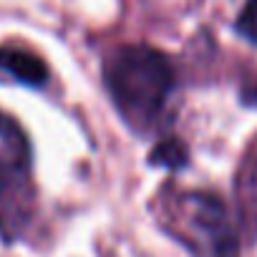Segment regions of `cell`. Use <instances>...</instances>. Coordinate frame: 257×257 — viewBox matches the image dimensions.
Masks as SVG:
<instances>
[{"mask_svg": "<svg viewBox=\"0 0 257 257\" xmlns=\"http://www.w3.org/2000/svg\"><path fill=\"white\" fill-rule=\"evenodd\" d=\"M106 86L116 108L134 128H149L162 116L174 88V71L164 53L149 46H121L106 58Z\"/></svg>", "mask_w": 257, "mask_h": 257, "instance_id": "6da1fadb", "label": "cell"}, {"mask_svg": "<svg viewBox=\"0 0 257 257\" xmlns=\"http://www.w3.org/2000/svg\"><path fill=\"white\" fill-rule=\"evenodd\" d=\"M177 239L194 257H239V237L224 202L207 192H182L169 207Z\"/></svg>", "mask_w": 257, "mask_h": 257, "instance_id": "7a4b0ae2", "label": "cell"}, {"mask_svg": "<svg viewBox=\"0 0 257 257\" xmlns=\"http://www.w3.org/2000/svg\"><path fill=\"white\" fill-rule=\"evenodd\" d=\"M31 174V147L23 128L0 113V194L21 192Z\"/></svg>", "mask_w": 257, "mask_h": 257, "instance_id": "3957f363", "label": "cell"}, {"mask_svg": "<svg viewBox=\"0 0 257 257\" xmlns=\"http://www.w3.org/2000/svg\"><path fill=\"white\" fill-rule=\"evenodd\" d=\"M0 68L8 71L11 76H16L18 81H23L28 86H43L46 78H48L46 63L36 53L16 48V46L0 48Z\"/></svg>", "mask_w": 257, "mask_h": 257, "instance_id": "277c9868", "label": "cell"}, {"mask_svg": "<svg viewBox=\"0 0 257 257\" xmlns=\"http://www.w3.org/2000/svg\"><path fill=\"white\" fill-rule=\"evenodd\" d=\"M237 28L244 38H249L252 43H257V0H247L244 11L239 13Z\"/></svg>", "mask_w": 257, "mask_h": 257, "instance_id": "5b68a950", "label": "cell"}]
</instances>
